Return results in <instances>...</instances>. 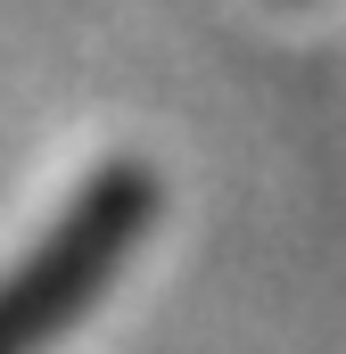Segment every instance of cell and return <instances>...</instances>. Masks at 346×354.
Segmentation results:
<instances>
[{"label": "cell", "mask_w": 346, "mask_h": 354, "mask_svg": "<svg viewBox=\"0 0 346 354\" xmlns=\"http://www.w3.org/2000/svg\"><path fill=\"white\" fill-rule=\"evenodd\" d=\"M157 214V181L140 165H107L91 174V189L66 206V223L0 280V354H42L91 297L116 280V264L140 248Z\"/></svg>", "instance_id": "1"}]
</instances>
